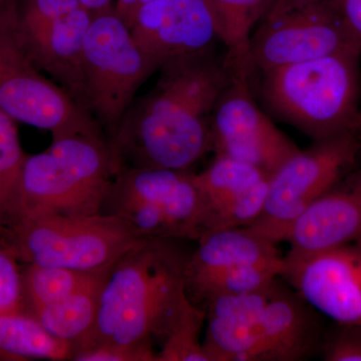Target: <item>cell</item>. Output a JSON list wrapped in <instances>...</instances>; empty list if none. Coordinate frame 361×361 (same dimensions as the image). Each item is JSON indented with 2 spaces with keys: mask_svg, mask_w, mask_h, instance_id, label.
<instances>
[{
  "mask_svg": "<svg viewBox=\"0 0 361 361\" xmlns=\"http://www.w3.org/2000/svg\"><path fill=\"white\" fill-rule=\"evenodd\" d=\"M139 8V0H116L114 11L130 28Z\"/></svg>",
  "mask_w": 361,
  "mask_h": 361,
  "instance_id": "34",
  "label": "cell"
},
{
  "mask_svg": "<svg viewBox=\"0 0 361 361\" xmlns=\"http://www.w3.org/2000/svg\"><path fill=\"white\" fill-rule=\"evenodd\" d=\"M361 42V0H329Z\"/></svg>",
  "mask_w": 361,
  "mask_h": 361,
  "instance_id": "32",
  "label": "cell"
},
{
  "mask_svg": "<svg viewBox=\"0 0 361 361\" xmlns=\"http://www.w3.org/2000/svg\"><path fill=\"white\" fill-rule=\"evenodd\" d=\"M358 137H360V142H361V110H360V129H358Z\"/></svg>",
  "mask_w": 361,
  "mask_h": 361,
  "instance_id": "36",
  "label": "cell"
},
{
  "mask_svg": "<svg viewBox=\"0 0 361 361\" xmlns=\"http://www.w3.org/2000/svg\"><path fill=\"white\" fill-rule=\"evenodd\" d=\"M323 332L319 353L325 361H361L360 323L334 322Z\"/></svg>",
  "mask_w": 361,
  "mask_h": 361,
  "instance_id": "27",
  "label": "cell"
},
{
  "mask_svg": "<svg viewBox=\"0 0 361 361\" xmlns=\"http://www.w3.org/2000/svg\"><path fill=\"white\" fill-rule=\"evenodd\" d=\"M130 30L159 70L169 61L212 51L221 42L211 0H152L139 7Z\"/></svg>",
  "mask_w": 361,
  "mask_h": 361,
  "instance_id": "12",
  "label": "cell"
},
{
  "mask_svg": "<svg viewBox=\"0 0 361 361\" xmlns=\"http://www.w3.org/2000/svg\"><path fill=\"white\" fill-rule=\"evenodd\" d=\"M323 332L317 312L278 282L257 320L254 361L305 360L319 353Z\"/></svg>",
  "mask_w": 361,
  "mask_h": 361,
  "instance_id": "16",
  "label": "cell"
},
{
  "mask_svg": "<svg viewBox=\"0 0 361 361\" xmlns=\"http://www.w3.org/2000/svg\"><path fill=\"white\" fill-rule=\"evenodd\" d=\"M206 310L187 299L163 345L157 361H209L201 341Z\"/></svg>",
  "mask_w": 361,
  "mask_h": 361,
  "instance_id": "25",
  "label": "cell"
},
{
  "mask_svg": "<svg viewBox=\"0 0 361 361\" xmlns=\"http://www.w3.org/2000/svg\"><path fill=\"white\" fill-rule=\"evenodd\" d=\"M282 277L319 314L361 324V241L285 264Z\"/></svg>",
  "mask_w": 361,
  "mask_h": 361,
  "instance_id": "13",
  "label": "cell"
},
{
  "mask_svg": "<svg viewBox=\"0 0 361 361\" xmlns=\"http://www.w3.org/2000/svg\"><path fill=\"white\" fill-rule=\"evenodd\" d=\"M23 275L16 259L0 247V312L25 311Z\"/></svg>",
  "mask_w": 361,
  "mask_h": 361,
  "instance_id": "29",
  "label": "cell"
},
{
  "mask_svg": "<svg viewBox=\"0 0 361 361\" xmlns=\"http://www.w3.org/2000/svg\"><path fill=\"white\" fill-rule=\"evenodd\" d=\"M0 111L14 121L49 130L52 140L104 134L77 99L42 75L21 44L0 58Z\"/></svg>",
  "mask_w": 361,
  "mask_h": 361,
  "instance_id": "11",
  "label": "cell"
},
{
  "mask_svg": "<svg viewBox=\"0 0 361 361\" xmlns=\"http://www.w3.org/2000/svg\"><path fill=\"white\" fill-rule=\"evenodd\" d=\"M148 239L118 216L101 212L14 223L0 232V247L27 264L94 271L110 267Z\"/></svg>",
  "mask_w": 361,
  "mask_h": 361,
  "instance_id": "5",
  "label": "cell"
},
{
  "mask_svg": "<svg viewBox=\"0 0 361 361\" xmlns=\"http://www.w3.org/2000/svg\"><path fill=\"white\" fill-rule=\"evenodd\" d=\"M360 161L356 133L313 141L270 176L264 208L248 227L274 244L285 241L297 218Z\"/></svg>",
  "mask_w": 361,
  "mask_h": 361,
  "instance_id": "8",
  "label": "cell"
},
{
  "mask_svg": "<svg viewBox=\"0 0 361 361\" xmlns=\"http://www.w3.org/2000/svg\"><path fill=\"white\" fill-rule=\"evenodd\" d=\"M82 6L89 9L92 13H97L101 11H108L114 8L111 6L114 0H78Z\"/></svg>",
  "mask_w": 361,
  "mask_h": 361,
  "instance_id": "35",
  "label": "cell"
},
{
  "mask_svg": "<svg viewBox=\"0 0 361 361\" xmlns=\"http://www.w3.org/2000/svg\"><path fill=\"white\" fill-rule=\"evenodd\" d=\"M158 351L153 343H101L75 349L71 360L75 361H157Z\"/></svg>",
  "mask_w": 361,
  "mask_h": 361,
  "instance_id": "28",
  "label": "cell"
},
{
  "mask_svg": "<svg viewBox=\"0 0 361 361\" xmlns=\"http://www.w3.org/2000/svg\"><path fill=\"white\" fill-rule=\"evenodd\" d=\"M280 256L277 244L249 227L205 232L190 254L187 287L230 268Z\"/></svg>",
  "mask_w": 361,
  "mask_h": 361,
  "instance_id": "17",
  "label": "cell"
},
{
  "mask_svg": "<svg viewBox=\"0 0 361 361\" xmlns=\"http://www.w3.org/2000/svg\"><path fill=\"white\" fill-rule=\"evenodd\" d=\"M267 176L249 164L224 156H216L205 171L193 174L203 206V231L213 214Z\"/></svg>",
  "mask_w": 361,
  "mask_h": 361,
  "instance_id": "20",
  "label": "cell"
},
{
  "mask_svg": "<svg viewBox=\"0 0 361 361\" xmlns=\"http://www.w3.org/2000/svg\"><path fill=\"white\" fill-rule=\"evenodd\" d=\"M236 70L216 49L164 63L109 137L121 167L189 171L212 152L211 116Z\"/></svg>",
  "mask_w": 361,
  "mask_h": 361,
  "instance_id": "1",
  "label": "cell"
},
{
  "mask_svg": "<svg viewBox=\"0 0 361 361\" xmlns=\"http://www.w3.org/2000/svg\"><path fill=\"white\" fill-rule=\"evenodd\" d=\"M272 1L211 0L219 23L221 42L235 66L251 68L248 59L249 42L256 25L269 11Z\"/></svg>",
  "mask_w": 361,
  "mask_h": 361,
  "instance_id": "21",
  "label": "cell"
},
{
  "mask_svg": "<svg viewBox=\"0 0 361 361\" xmlns=\"http://www.w3.org/2000/svg\"><path fill=\"white\" fill-rule=\"evenodd\" d=\"M285 241V264L361 241V164L297 218Z\"/></svg>",
  "mask_w": 361,
  "mask_h": 361,
  "instance_id": "14",
  "label": "cell"
},
{
  "mask_svg": "<svg viewBox=\"0 0 361 361\" xmlns=\"http://www.w3.org/2000/svg\"><path fill=\"white\" fill-rule=\"evenodd\" d=\"M284 269V256L240 265L190 285L187 293L192 292L206 302L216 296L249 293L272 284Z\"/></svg>",
  "mask_w": 361,
  "mask_h": 361,
  "instance_id": "22",
  "label": "cell"
},
{
  "mask_svg": "<svg viewBox=\"0 0 361 361\" xmlns=\"http://www.w3.org/2000/svg\"><path fill=\"white\" fill-rule=\"evenodd\" d=\"M92 16L94 13L80 6L63 18L47 23L20 20V42L28 58L80 104L82 54Z\"/></svg>",
  "mask_w": 361,
  "mask_h": 361,
  "instance_id": "15",
  "label": "cell"
},
{
  "mask_svg": "<svg viewBox=\"0 0 361 361\" xmlns=\"http://www.w3.org/2000/svg\"><path fill=\"white\" fill-rule=\"evenodd\" d=\"M361 49L348 25L329 0H317L261 21L249 42L254 77L263 71Z\"/></svg>",
  "mask_w": 361,
  "mask_h": 361,
  "instance_id": "9",
  "label": "cell"
},
{
  "mask_svg": "<svg viewBox=\"0 0 361 361\" xmlns=\"http://www.w3.org/2000/svg\"><path fill=\"white\" fill-rule=\"evenodd\" d=\"M20 16L14 0H0V58L20 44Z\"/></svg>",
  "mask_w": 361,
  "mask_h": 361,
  "instance_id": "31",
  "label": "cell"
},
{
  "mask_svg": "<svg viewBox=\"0 0 361 361\" xmlns=\"http://www.w3.org/2000/svg\"><path fill=\"white\" fill-rule=\"evenodd\" d=\"M102 212L127 221L145 238L198 240L203 206L189 171L121 167Z\"/></svg>",
  "mask_w": 361,
  "mask_h": 361,
  "instance_id": "7",
  "label": "cell"
},
{
  "mask_svg": "<svg viewBox=\"0 0 361 361\" xmlns=\"http://www.w3.org/2000/svg\"><path fill=\"white\" fill-rule=\"evenodd\" d=\"M120 168L104 134L52 140L45 151L26 157L6 227L44 216L101 213Z\"/></svg>",
  "mask_w": 361,
  "mask_h": 361,
  "instance_id": "4",
  "label": "cell"
},
{
  "mask_svg": "<svg viewBox=\"0 0 361 361\" xmlns=\"http://www.w3.org/2000/svg\"><path fill=\"white\" fill-rule=\"evenodd\" d=\"M108 268L85 271L56 266L28 264L27 269L23 275L25 303L28 304L30 310L59 302L87 286Z\"/></svg>",
  "mask_w": 361,
  "mask_h": 361,
  "instance_id": "23",
  "label": "cell"
},
{
  "mask_svg": "<svg viewBox=\"0 0 361 361\" xmlns=\"http://www.w3.org/2000/svg\"><path fill=\"white\" fill-rule=\"evenodd\" d=\"M152 1V0H139V7L142 6V4H147V2ZM139 9V8H137Z\"/></svg>",
  "mask_w": 361,
  "mask_h": 361,
  "instance_id": "37",
  "label": "cell"
},
{
  "mask_svg": "<svg viewBox=\"0 0 361 361\" xmlns=\"http://www.w3.org/2000/svg\"><path fill=\"white\" fill-rule=\"evenodd\" d=\"M315 1H317V0H273L269 11L266 13L265 18L262 20H272V18H277V16H282V14L296 11V9L308 6V4Z\"/></svg>",
  "mask_w": 361,
  "mask_h": 361,
  "instance_id": "33",
  "label": "cell"
},
{
  "mask_svg": "<svg viewBox=\"0 0 361 361\" xmlns=\"http://www.w3.org/2000/svg\"><path fill=\"white\" fill-rule=\"evenodd\" d=\"M158 70L114 8L94 13L82 54L80 104L108 137L142 82Z\"/></svg>",
  "mask_w": 361,
  "mask_h": 361,
  "instance_id": "6",
  "label": "cell"
},
{
  "mask_svg": "<svg viewBox=\"0 0 361 361\" xmlns=\"http://www.w3.org/2000/svg\"><path fill=\"white\" fill-rule=\"evenodd\" d=\"M178 240L151 238L116 261L104 279L96 325L75 349L165 339L187 293L190 254Z\"/></svg>",
  "mask_w": 361,
  "mask_h": 361,
  "instance_id": "2",
  "label": "cell"
},
{
  "mask_svg": "<svg viewBox=\"0 0 361 361\" xmlns=\"http://www.w3.org/2000/svg\"><path fill=\"white\" fill-rule=\"evenodd\" d=\"M254 75L237 68L211 116L212 152L272 175L295 155L298 147L258 106Z\"/></svg>",
  "mask_w": 361,
  "mask_h": 361,
  "instance_id": "10",
  "label": "cell"
},
{
  "mask_svg": "<svg viewBox=\"0 0 361 361\" xmlns=\"http://www.w3.org/2000/svg\"><path fill=\"white\" fill-rule=\"evenodd\" d=\"M269 178L270 176L263 178L213 214L207 221L203 233L218 229L248 227L253 224L264 208Z\"/></svg>",
  "mask_w": 361,
  "mask_h": 361,
  "instance_id": "26",
  "label": "cell"
},
{
  "mask_svg": "<svg viewBox=\"0 0 361 361\" xmlns=\"http://www.w3.org/2000/svg\"><path fill=\"white\" fill-rule=\"evenodd\" d=\"M73 348L44 329L32 314L0 312V360H71Z\"/></svg>",
  "mask_w": 361,
  "mask_h": 361,
  "instance_id": "19",
  "label": "cell"
},
{
  "mask_svg": "<svg viewBox=\"0 0 361 361\" xmlns=\"http://www.w3.org/2000/svg\"><path fill=\"white\" fill-rule=\"evenodd\" d=\"M110 268L63 300L33 308L28 313L52 336L68 342L75 349L87 341L94 330L102 287Z\"/></svg>",
  "mask_w": 361,
  "mask_h": 361,
  "instance_id": "18",
  "label": "cell"
},
{
  "mask_svg": "<svg viewBox=\"0 0 361 361\" xmlns=\"http://www.w3.org/2000/svg\"><path fill=\"white\" fill-rule=\"evenodd\" d=\"M16 121L0 111V232L11 220V211L26 157L21 148Z\"/></svg>",
  "mask_w": 361,
  "mask_h": 361,
  "instance_id": "24",
  "label": "cell"
},
{
  "mask_svg": "<svg viewBox=\"0 0 361 361\" xmlns=\"http://www.w3.org/2000/svg\"><path fill=\"white\" fill-rule=\"evenodd\" d=\"M257 75L254 90L264 108L312 141L346 133L358 135L361 49Z\"/></svg>",
  "mask_w": 361,
  "mask_h": 361,
  "instance_id": "3",
  "label": "cell"
},
{
  "mask_svg": "<svg viewBox=\"0 0 361 361\" xmlns=\"http://www.w3.org/2000/svg\"><path fill=\"white\" fill-rule=\"evenodd\" d=\"M82 6L78 0H33L21 13L20 20L28 23H47L59 20Z\"/></svg>",
  "mask_w": 361,
  "mask_h": 361,
  "instance_id": "30",
  "label": "cell"
}]
</instances>
